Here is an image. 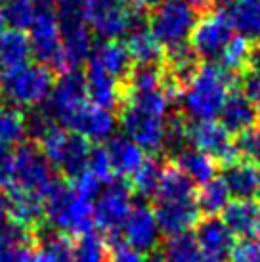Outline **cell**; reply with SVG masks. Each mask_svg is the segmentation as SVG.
<instances>
[{"mask_svg":"<svg viewBox=\"0 0 260 262\" xmlns=\"http://www.w3.org/2000/svg\"><path fill=\"white\" fill-rule=\"evenodd\" d=\"M31 54L38 59V63L48 69H56L61 73H67L63 58V44H61V33L59 23L54 12V4L42 2V8L36 15L35 23L31 25Z\"/></svg>","mask_w":260,"mask_h":262,"instance_id":"8fae6325","label":"cell"},{"mask_svg":"<svg viewBox=\"0 0 260 262\" xmlns=\"http://www.w3.org/2000/svg\"><path fill=\"white\" fill-rule=\"evenodd\" d=\"M84 82H86L88 100L101 110L113 111L117 105L123 103L124 90L121 86V80L113 79L105 73H100V71H94V69H86Z\"/></svg>","mask_w":260,"mask_h":262,"instance_id":"44dd1931","label":"cell"},{"mask_svg":"<svg viewBox=\"0 0 260 262\" xmlns=\"http://www.w3.org/2000/svg\"><path fill=\"white\" fill-rule=\"evenodd\" d=\"M88 29L105 40H117L138 25L134 8L124 0H82Z\"/></svg>","mask_w":260,"mask_h":262,"instance_id":"30bf717a","label":"cell"},{"mask_svg":"<svg viewBox=\"0 0 260 262\" xmlns=\"http://www.w3.org/2000/svg\"><path fill=\"white\" fill-rule=\"evenodd\" d=\"M153 211L159 222L161 233H188L189 228L197 224L201 212L197 207L195 184L176 167H166L163 170L159 189L155 193Z\"/></svg>","mask_w":260,"mask_h":262,"instance_id":"3957f363","label":"cell"},{"mask_svg":"<svg viewBox=\"0 0 260 262\" xmlns=\"http://www.w3.org/2000/svg\"><path fill=\"white\" fill-rule=\"evenodd\" d=\"M109 262H147L145 253L134 249L124 239H113L109 245Z\"/></svg>","mask_w":260,"mask_h":262,"instance_id":"f35d334b","label":"cell"},{"mask_svg":"<svg viewBox=\"0 0 260 262\" xmlns=\"http://www.w3.org/2000/svg\"><path fill=\"white\" fill-rule=\"evenodd\" d=\"M231 2H233V0H231Z\"/></svg>","mask_w":260,"mask_h":262,"instance_id":"f907efd6","label":"cell"},{"mask_svg":"<svg viewBox=\"0 0 260 262\" xmlns=\"http://www.w3.org/2000/svg\"><path fill=\"white\" fill-rule=\"evenodd\" d=\"M235 235L230 232V228L222 222V219L209 216L197 224L195 239L201 249V256L212 262H224L230 258L231 251L235 247Z\"/></svg>","mask_w":260,"mask_h":262,"instance_id":"ac0fdd59","label":"cell"},{"mask_svg":"<svg viewBox=\"0 0 260 262\" xmlns=\"http://www.w3.org/2000/svg\"><path fill=\"white\" fill-rule=\"evenodd\" d=\"M260 220V207L254 201H243L235 199L230 201V205L222 212V222H224L233 235L249 237L256 233Z\"/></svg>","mask_w":260,"mask_h":262,"instance_id":"484cf974","label":"cell"},{"mask_svg":"<svg viewBox=\"0 0 260 262\" xmlns=\"http://www.w3.org/2000/svg\"><path fill=\"white\" fill-rule=\"evenodd\" d=\"M56 172L38 146L23 144L10 155L8 172V205L10 216L17 228L29 230L44 216L46 199L56 188Z\"/></svg>","mask_w":260,"mask_h":262,"instance_id":"6da1fadb","label":"cell"},{"mask_svg":"<svg viewBox=\"0 0 260 262\" xmlns=\"http://www.w3.org/2000/svg\"><path fill=\"white\" fill-rule=\"evenodd\" d=\"M88 69H94L117 80H123L132 71V59L123 42L103 40L92 48V54L88 58Z\"/></svg>","mask_w":260,"mask_h":262,"instance_id":"d6986e66","label":"cell"},{"mask_svg":"<svg viewBox=\"0 0 260 262\" xmlns=\"http://www.w3.org/2000/svg\"><path fill=\"white\" fill-rule=\"evenodd\" d=\"M42 2L44 0H4L2 2L4 23L10 25V29H31L42 8Z\"/></svg>","mask_w":260,"mask_h":262,"instance_id":"f546056e","label":"cell"},{"mask_svg":"<svg viewBox=\"0 0 260 262\" xmlns=\"http://www.w3.org/2000/svg\"><path fill=\"white\" fill-rule=\"evenodd\" d=\"M8 172H10V155L0 153V186H6Z\"/></svg>","mask_w":260,"mask_h":262,"instance_id":"ee69618b","label":"cell"},{"mask_svg":"<svg viewBox=\"0 0 260 262\" xmlns=\"http://www.w3.org/2000/svg\"><path fill=\"white\" fill-rule=\"evenodd\" d=\"M256 233H258V237H260V220H258V228H256Z\"/></svg>","mask_w":260,"mask_h":262,"instance_id":"681fc988","label":"cell"},{"mask_svg":"<svg viewBox=\"0 0 260 262\" xmlns=\"http://www.w3.org/2000/svg\"><path fill=\"white\" fill-rule=\"evenodd\" d=\"M251 50H253V46L249 40L241 37H233L220 56V67L230 71V73L241 71L251 61Z\"/></svg>","mask_w":260,"mask_h":262,"instance_id":"e575fe53","label":"cell"},{"mask_svg":"<svg viewBox=\"0 0 260 262\" xmlns=\"http://www.w3.org/2000/svg\"><path fill=\"white\" fill-rule=\"evenodd\" d=\"M23 243H27L25 230L17 226H10L8 230L0 232V262H15L17 260V251Z\"/></svg>","mask_w":260,"mask_h":262,"instance_id":"d590c367","label":"cell"},{"mask_svg":"<svg viewBox=\"0 0 260 262\" xmlns=\"http://www.w3.org/2000/svg\"><path fill=\"white\" fill-rule=\"evenodd\" d=\"M220 119H222L220 124L230 134H241L245 130H251L253 124L256 123L253 103L245 96V92H239V90L230 92L224 107L220 111Z\"/></svg>","mask_w":260,"mask_h":262,"instance_id":"603a6c76","label":"cell"},{"mask_svg":"<svg viewBox=\"0 0 260 262\" xmlns=\"http://www.w3.org/2000/svg\"><path fill=\"white\" fill-rule=\"evenodd\" d=\"M197 23V14L182 0H168L153 10L149 19V33L155 40L168 50L186 44Z\"/></svg>","mask_w":260,"mask_h":262,"instance_id":"9c48e42d","label":"cell"},{"mask_svg":"<svg viewBox=\"0 0 260 262\" xmlns=\"http://www.w3.org/2000/svg\"><path fill=\"white\" fill-rule=\"evenodd\" d=\"M10 205H8V199L4 195H0V232H4L10 228Z\"/></svg>","mask_w":260,"mask_h":262,"instance_id":"7bdbcfd3","label":"cell"},{"mask_svg":"<svg viewBox=\"0 0 260 262\" xmlns=\"http://www.w3.org/2000/svg\"><path fill=\"white\" fill-rule=\"evenodd\" d=\"M163 170H165V167L155 157H145L142 167L130 176L134 191L142 197H155L157 189H159L161 178H163Z\"/></svg>","mask_w":260,"mask_h":262,"instance_id":"d6a6232c","label":"cell"},{"mask_svg":"<svg viewBox=\"0 0 260 262\" xmlns=\"http://www.w3.org/2000/svg\"><path fill=\"white\" fill-rule=\"evenodd\" d=\"M107 157L115 176H132L145 161V153L126 136H115L107 142Z\"/></svg>","mask_w":260,"mask_h":262,"instance_id":"7402d4cb","label":"cell"},{"mask_svg":"<svg viewBox=\"0 0 260 262\" xmlns=\"http://www.w3.org/2000/svg\"><path fill=\"white\" fill-rule=\"evenodd\" d=\"M2 25H4V14H2V2H0V29H2Z\"/></svg>","mask_w":260,"mask_h":262,"instance_id":"c3c4849f","label":"cell"},{"mask_svg":"<svg viewBox=\"0 0 260 262\" xmlns=\"http://www.w3.org/2000/svg\"><path fill=\"white\" fill-rule=\"evenodd\" d=\"M222 180L230 189L231 197L243 199V201H254L260 199V167L253 163H239L233 161L226 165Z\"/></svg>","mask_w":260,"mask_h":262,"instance_id":"ffe728a7","label":"cell"},{"mask_svg":"<svg viewBox=\"0 0 260 262\" xmlns=\"http://www.w3.org/2000/svg\"><path fill=\"white\" fill-rule=\"evenodd\" d=\"M36 142L38 149L42 151L52 167L61 170L69 178H79L86 172L92 147L84 138L54 124Z\"/></svg>","mask_w":260,"mask_h":262,"instance_id":"52a82bcc","label":"cell"},{"mask_svg":"<svg viewBox=\"0 0 260 262\" xmlns=\"http://www.w3.org/2000/svg\"><path fill=\"white\" fill-rule=\"evenodd\" d=\"M86 172H90V174L94 176L96 180H100L103 186H107V184L113 182L115 174H113V168H111V163H109L105 147H96V149H92Z\"/></svg>","mask_w":260,"mask_h":262,"instance_id":"8d00e7d4","label":"cell"},{"mask_svg":"<svg viewBox=\"0 0 260 262\" xmlns=\"http://www.w3.org/2000/svg\"><path fill=\"white\" fill-rule=\"evenodd\" d=\"M54 12L59 23L65 66L69 71L90 58L94 48L92 31L88 29L84 14H82V0H56Z\"/></svg>","mask_w":260,"mask_h":262,"instance_id":"ba28073f","label":"cell"},{"mask_svg":"<svg viewBox=\"0 0 260 262\" xmlns=\"http://www.w3.org/2000/svg\"><path fill=\"white\" fill-rule=\"evenodd\" d=\"M188 142L191 144V147L203 151L214 161H222L224 165L233 163L237 157V149H235V142L231 140V134L216 121L193 123L188 128Z\"/></svg>","mask_w":260,"mask_h":262,"instance_id":"9a60e30c","label":"cell"},{"mask_svg":"<svg viewBox=\"0 0 260 262\" xmlns=\"http://www.w3.org/2000/svg\"><path fill=\"white\" fill-rule=\"evenodd\" d=\"M130 189L124 184L111 182L103 186L94 201V222L103 232L115 233L121 230L124 220L132 211Z\"/></svg>","mask_w":260,"mask_h":262,"instance_id":"5bb4252c","label":"cell"},{"mask_svg":"<svg viewBox=\"0 0 260 262\" xmlns=\"http://www.w3.org/2000/svg\"><path fill=\"white\" fill-rule=\"evenodd\" d=\"M249 63H251L256 71H260V42H256L253 46V50H251V61H249Z\"/></svg>","mask_w":260,"mask_h":262,"instance_id":"7dc6e473","label":"cell"},{"mask_svg":"<svg viewBox=\"0 0 260 262\" xmlns=\"http://www.w3.org/2000/svg\"><path fill=\"white\" fill-rule=\"evenodd\" d=\"M25 134V117L6 103H0V153H6L12 146H19Z\"/></svg>","mask_w":260,"mask_h":262,"instance_id":"1f68e13d","label":"cell"},{"mask_svg":"<svg viewBox=\"0 0 260 262\" xmlns=\"http://www.w3.org/2000/svg\"><path fill=\"white\" fill-rule=\"evenodd\" d=\"M126 4H128L130 8H144V6H151V8H157L161 6V4H165V2H168V0H124Z\"/></svg>","mask_w":260,"mask_h":262,"instance_id":"f6af8a7d","label":"cell"},{"mask_svg":"<svg viewBox=\"0 0 260 262\" xmlns=\"http://www.w3.org/2000/svg\"><path fill=\"white\" fill-rule=\"evenodd\" d=\"M29 37L17 29H0V71L29 63Z\"/></svg>","mask_w":260,"mask_h":262,"instance_id":"4316f807","label":"cell"},{"mask_svg":"<svg viewBox=\"0 0 260 262\" xmlns=\"http://www.w3.org/2000/svg\"><path fill=\"white\" fill-rule=\"evenodd\" d=\"M226 15L237 37L260 42V0H233Z\"/></svg>","mask_w":260,"mask_h":262,"instance_id":"cb8c5ba5","label":"cell"},{"mask_svg":"<svg viewBox=\"0 0 260 262\" xmlns=\"http://www.w3.org/2000/svg\"><path fill=\"white\" fill-rule=\"evenodd\" d=\"M176 96V84L165 79L163 86L140 92H124L121 124L124 136L147 151L165 147L168 110Z\"/></svg>","mask_w":260,"mask_h":262,"instance_id":"7a4b0ae2","label":"cell"},{"mask_svg":"<svg viewBox=\"0 0 260 262\" xmlns=\"http://www.w3.org/2000/svg\"><path fill=\"white\" fill-rule=\"evenodd\" d=\"M237 155L245 157L247 163H253L260 167V128L241 132L235 142Z\"/></svg>","mask_w":260,"mask_h":262,"instance_id":"74e56055","label":"cell"},{"mask_svg":"<svg viewBox=\"0 0 260 262\" xmlns=\"http://www.w3.org/2000/svg\"><path fill=\"white\" fill-rule=\"evenodd\" d=\"M161 255L165 262H201V249L191 233L168 235L163 243Z\"/></svg>","mask_w":260,"mask_h":262,"instance_id":"4dcf8cb0","label":"cell"},{"mask_svg":"<svg viewBox=\"0 0 260 262\" xmlns=\"http://www.w3.org/2000/svg\"><path fill=\"white\" fill-rule=\"evenodd\" d=\"M115 128L117 119L113 111L101 110L90 100L65 124V130L77 134L86 142H107L113 138Z\"/></svg>","mask_w":260,"mask_h":262,"instance_id":"2e32d148","label":"cell"},{"mask_svg":"<svg viewBox=\"0 0 260 262\" xmlns=\"http://www.w3.org/2000/svg\"><path fill=\"white\" fill-rule=\"evenodd\" d=\"M46 219L59 233L84 235L92 232L94 224V201L84 197L75 186L58 182L46 199L44 207Z\"/></svg>","mask_w":260,"mask_h":262,"instance_id":"8992f818","label":"cell"},{"mask_svg":"<svg viewBox=\"0 0 260 262\" xmlns=\"http://www.w3.org/2000/svg\"><path fill=\"white\" fill-rule=\"evenodd\" d=\"M230 189L222 178H212L210 182L203 184L197 193V207L207 216H218L230 205Z\"/></svg>","mask_w":260,"mask_h":262,"instance_id":"f1b7e54d","label":"cell"},{"mask_svg":"<svg viewBox=\"0 0 260 262\" xmlns=\"http://www.w3.org/2000/svg\"><path fill=\"white\" fill-rule=\"evenodd\" d=\"M86 102L88 94L84 75L77 73V71H67L59 77L58 82H54V88L46 100L44 111L48 113V117L54 123L58 121L65 126L67 121Z\"/></svg>","mask_w":260,"mask_h":262,"instance_id":"4fadbf2b","label":"cell"},{"mask_svg":"<svg viewBox=\"0 0 260 262\" xmlns=\"http://www.w3.org/2000/svg\"><path fill=\"white\" fill-rule=\"evenodd\" d=\"M15 262H52L48 256L44 255V251L40 247L36 249L29 243H23L19 251H17V260Z\"/></svg>","mask_w":260,"mask_h":262,"instance_id":"b9f144b4","label":"cell"},{"mask_svg":"<svg viewBox=\"0 0 260 262\" xmlns=\"http://www.w3.org/2000/svg\"><path fill=\"white\" fill-rule=\"evenodd\" d=\"M230 262H260V241L243 239L241 243H235Z\"/></svg>","mask_w":260,"mask_h":262,"instance_id":"ab89813d","label":"cell"},{"mask_svg":"<svg viewBox=\"0 0 260 262\" xmlns=\"http://www.w3.org/2000/svg\"><path fill=\"white\" fill-rule=\"evenodd\" d=\"M245 96L253 103L254 117H256V123L260 128V71H256V69L245 77Z\"/></svg>","mask_w":260,"mask_h":262,"instance_id":"60d3db41","label":"cell"},{"mask_svg":"<svg viewBox=\"0 0 260 262\" xmlns=\"http://www.w3.org/2000/svg\"><path fill=\"white\" fill-rule=\"evenodd\" d=\"M233 73L220 66H203L193 73V77L182 86L180 103L184 115L193 123L214 121L220 117L226 100L231 92Z\"/></svg>","mask_w":260,"mask_h":262,"instance_id":"277c9868","label":"cell"},{"mask_svg":"<svg viewBox=\"0 0 260 262\" xmlns=\"http://www.w3.org/2000/svg\"><path fill=\"white\" fill-rule=\"evenodd\" d=\"M71 262H109V245L100 233H84L73 243Z\"/></svg>","mask_w":260,"mask_h":262,"instance_id":"836d02e7","label":"cell"},{"mask_svg":"<svg viewBox=\"0 0 260 262\" xmlns=\"http://www.w3.org/2000/svg\"><path fill=\"white\" fill-rule=\"evenodd\" d=\"M182 2H186L193 10H209L212 6V0H182Z\"/></svg>","mask_w":260,"mask_h":262,"instance_id":"bcb514c9","label":"cell"},{"mask_svg":"<svg viewBox=\"0 0 260 262\" xmlns=\"http://www.w3.org/2000/svg\"><path fill=\"white\" fill-rule=\"evenodd\" d=\"M52 69L40 63H25L8 71H0V98L6 105L19 107H38L46 103L54 88Z\"/></svg>","mask_w":260,"mask_h":262,"instance_id":"5b68a950","label":"cell"},{"mask_svg":"<svg viewBox=\"0 0 260 262\" xmlns=\"http://www.w3.org/2000/svg\"><path fill=\"white\" fill-rule=\"evenodd\" d=\"M176 168L199 186L216 178V161L195 147H182L176 153Z\"/></svg>","mask_w":260,"mask_h":262,"instance_id":"d4e9b609","label":"cell"},{"mask_svg":"<svg viewBox=\"0 0 260 262\" xmlns=\"http://www.w3.org/2000/svg\"><path fill=\"white\" fill-rule=\"evenodd\" d=\"M126 50L132 61H136L138 66H157L163 58L161 44L155 40L149 29H145L142 25H136L134 29L126 35Z\"/></svg>","mask_w":260,"mask_h":262,"instance_id":"83f0119b","label":"cell"},{"mask_svg":"<svg viewBox=\"0 0 260 262\" xmlns=\"http://www.w3.org/2000/svg\"><path fill=\"white\" fill-rule=\"evenodd\" d=\"M124 241L142 253H149L159 245L161 228L155 211L147 205H134L123 224Z\"/></svg>","mask_w":260,"mask_h":262,"instance_id":"e0dca14e","label":"cell"},{"mask_svg":"<svg viewBox=\"0 0 260 262\" xmlns=\"http://www.w3.org/2000/svg\"><path fill=\"white\" fill-rule=\"evenodd\" d=\"M191 50L197 58L220 59L224 48L233 38V29L228 15L220 10H209L199 17L191 31Z\"/></svg>","mask_w":260,"mask_h":262,"instance_id":"7c38bea8","label":"cell"}]
</instances>
